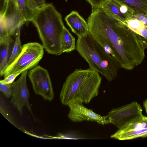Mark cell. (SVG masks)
<instances>
[{"label":"cell","mask_w":147,"mask_h":147,"mask_svg":"<svg viewBox=\"0 0 147 147\" xmlns=\"http://www.w3.org/2000/svg\"><path fill=\"white\" fill-rule=\"evenodd\" d=\"M131 8L135 13L147 14V0H119Z\"/></svg>","instance_id":"d6986e66"},{"label":"cell","mask_w":147,"mask_h":147,"mask_svg":"<svg viewBox=\"0 0 147 147\" xmlns=\"http://www.w3.org/2000/svg\"><path fill=\"white\" fill-rule=\"evenodd\" d=\"M147 137V117L143 115L119 128L111 137L127 140Z\"/></svg>","instance_id":"9c48e42d"},{"label":"cell","mask_w":147,"mask_h":147,"mask_svg":"<svg viewBox=\"0 0 147 147\" xmlns=\"http://www.w3.org/2000/svg\"><path fill=\"white\" fill-rule=\"evenodd\" d=\"M90 4L92 11L102 8L109 0H86Z\"/></svg>","instance_id":"603a6c76"},{"label":"cell","mask_w":147,"mask_h":147,"mask_svg":"<svg viewBox=\"0 0 147 147\" xmlns=\"http://www.w3.org/2000/svg\"><path fill=\"white\" fill-rule=\"evenodd\" d=\"M23 131L24 133L30 135V136H33L34 137H36L37 138H40L41 139H52L51 138L47 137H43L42 136H37L36 135H34L33 134H31V133H30L28 132L27 131H26L25 129H24V130H23Z\"/></svg>","instance_id":"4316f807"},{"label":"cell","mask_w":147,"mask_h":147,"mask_svg":"<svg viewBox=\"0 0 147 147\" xmlns=\"http://www.w3.org/2000/svg\"><path fill=\"white\" fill-rule=\"evenodd\" d=\"M28 76L36 94L45 100L51 101L53 100L54 92L47 70L40 66H36L29 71Z\"/></svg>","instance_id":"8992f818"},{"label":"cell","mask_w":147,"mask_h":147,"mask_svg":"<svg viewBox=\"0 0 147 147\" xmlns=\"http://www.w3.org/2000/svg\"><path fill=\"white\" fill-rule=\"evenodd\" d=\"M67 105L70 109L68 117L73 122L90 121L103 125L110 123L107 115L101 116L92 110L84 107L82 103L73 102L69 103Z\"/></svg>","instance_id":"30bf717a"},{"label":"cell","mask_w":147,"mask_h":147,"mask_svg":"<svg viewBox=\"0 0 147 147\" xmlns=\"http://www.w3.org/2000/svg\"><path fill=\"white\" fill-rule=\"evenodd\" d=\"M1 15L4 18L9 34L11 36H15L18 28L26 23L16 0L7 2L5 12Z\"/></svg>","instance_id":"8fae6325"},{"label":"cell","mask_w":147,"mask_h":147,"mask_svg":"<svg viewBox=\"0 0 147 147\" xmlns=\"http://www.w3.org/2000/svg\"><path fill=\"white\" fill-rule=\"evenodd\" d=\"M26 22H32L39 8L33 0H16Z\"/></svg>","instance_id":"4fadbf2b"},{"label":"cell","mask_w":147,"mask_h":147,"mask_svg":"<svg viewBox=\"0 0 147 147\" xmlns=\"http://www.w3.org/2000/svg\"><path fill=\"white\" fill-rule=\"evenodd\" d=\"M11 84H5L0 82V90L5 96L9 98L12 95Z\"/></svg>","instance_id":"7402d4cb"},{"label":"cell","mask_w":147,"mask_h":147,"mask_svg":"<svg viewBox=\"0 0 147 147\" xmlns=\"http://www.w3.org/2000/svg\"><path fill=\"white\" fill-rule=\"evenodd\" d=\"M22 50L16 59L4 70V78L15 73L22 74L33 68L38 64L44 54L42 45L37 42H30L24 44Z\"/></svg>","instance_id":"5b68a950"},{"label":"cell","mask_w":147,"mask_h":147,"mask_svg":"<svg viewBox=\"0 0 147 147\" xmlns=\"http://www.w3.org/2000/svg\"><path fill=\"white\" fill-rule=\"evenodd\" d=\"M65 20L72 31L77 36L83 35L89 32L87 22L77 11H72L66 16Z\"/></svg>","instance_id":"7c38bea8"},{"label":"cell","mask_w":147,"mask_h":147,"mask_svg":"<svg viewBox=\"0 0 147 147\" xmlns=\"http://www.w3.org/2000/svg\"><path fill=\"white\" fill-rule=\"evenodd\" d=\"M32 22L47 52L56 55L61 54L62 36L65 26L61 14L53 4L47 3L40 8Z\"/></svg>","instance_id":"3957f363"},{"label":"cell","mask_w":147,"mask_h":147,"mask_svg":"<svg viewBox=\"0 0 147 147\" xmlns=\"http://www.w3.org/2000/svg\"><path fill=\"white\" fill-rule=\"evenodd\" d=\"M21 27H19L16 31L15 35V39L14 43L6 68L16 59L22 50L23 46L22 45L20 39V32Z\"/></svg>","instance_id":"ac0fdd59"},{"label":"cell","mask_w":147,"mask_h":147,"mask_svg":"<svg viewBox=\"0 0 147 147\" xmlns=\"http://www.w3.org/2000/svg\"><path fill=\"white\" fill-rule=\"evenodd\" d=\"M102 8L109 14L123 23L127 20L121 12L118 0H109Z\"/></svg>","instance_id":"9a60e30c"},{"label":"cell","mask_w":147,"mask_h":147,"mask_svg":"<svg viewBox=\"0 0 147 147\" xmlns=\"http://www.w3.org/2000/svg\"><path fill=\"white\" fill-rule=\"evenodd\" d=\"M61 47L63 53L71 52L76 49L75 38L65 26L62 36Z\"/></svg>","instance_id":"e0dca14e"},{"label":"cell","mask_w":147,"mask_h":147,"mask_svg":"<svg viewBox=\"0 0 147 147\" xmlns=\"http://www.w3.org/2000/svg\"><path fill=\"white\" fill-rule=\"evenodd\" d=\"M10 0H0V5L2 7H4L6 5L7 2Z\"/></svg>","instance_id":"83f0119b"},{"label":"cell","mask_w":147,"mask_h":147,"mask_svg":"<svg viewBox=\"0 0 147 147\" xmlns=\"http://www.w3.org/2000/svg\"><path fill=\"white\" fill-rule=\"evenodd\" d=\"M0 111L2 115L14 126L19 129L13 117L9 112L5 101L1 97Z\"/></svg>","instance_id":"ffe728a7"},{"label":"cell","mask_w":147,"mask_h":147,"mask_svg":"<svg viewBox=\"0 0 147 147\" xmlns=\"http://www.w3.org/2000/svg\"><path fill=\"white\" fill-rule=\"evenodd\" d=\"M140 105L134 101L122 107L113 109L108 113L110 123L121 128L132 121L142 117Z\"/></svg>","instance_id":"52a82bcc"},{"label":"cell","mask_w":147,"mask_h":147,"mask_svg":"<svg viewBox=\"0 0 147 147\" xmlns=\"http://www.w3.org/2000/svg\"><path fill=\"white\" fill-rule=\"evenodd\" d=\"M87 22L89 33L121 68L131 70L143 61L145 39L103 8L92 11Z\"/></svg>","instance_id":"6da1fadb"},{"label":"cell","mask_w":147,"mask_h":147,"mask_svg":"<svg viewBox=\"0 0 147 147\" xmlns=\"http://www.w3.org/2000/svg\"><path fill=\"white\" fill-rule=\"evenodd\" d=\"M124 24L134 32L145 38L147 42V24L134 19H127Z\"/></svg>","instance_id":"2e32d148"},{"label":"cell","mask_w":147,"mask_h":147,"mask_svg":"<svg viewBox=\"0 0 147 147\" xmlns=\"http://www.w3.org/2000/svg\"><path fill=\"white\" fill-rule=\"evenodd\" d=\"M20 74V73H18L11 74L4 78L3 80H1L0 82L5 84H11L14 82L16 78Z\"/></svg>","instance_id":"d4e9b609"},{"label":"cell","mask_w":147,"mask_h":147,"mask_svg":"<svg viewBox=\"0 0 147 147\" xmlns=\"http://www.w3.org/2000/svg\"><path fill=\"white\" fill-rule=\"evenodd\" d=\"M102 78L99 74L90 68L76 69L66 78L60 94L62 103H88L99 93Z\"/></svg>","instance_id":"7a4b0ae2"},{"label":"cell","mask_w":147,"mask_h":147,"mask_svg":"<svg viewBox=\"0 0 147 147\" xmlns=\"http://www.w3.org/2000/svg\"><path fill=\"white\" fill-rule=\"evenodd\" d=\"M27 74L28 70L24 71L19 78L11 84L12 93L11 102L21 115H22L24 106L26 107L32 114L29 100L30 93L26 83Z\"/></svg>","instance_id":"ba28073f"},{"label":"cell","mask_w":147,"mask_h":147,"mask_svg":"<svg viewBox=\"0 0 147 147\" xmlns=\"http://www.w3.org/2000/svg\"><path fill=\"white\" fill-rule=\"evenodd\" d=\"M130 19H137L147 24V14L140 13H135Z\"/></svg>","instance_id":"cb8c5ba5"},{"label":"cell","mask_w":147,"mask_h":147,"mask_svg":"<svg viewBox=\"0 0 147 147\" xmlns=\"http://www.w3.org/2000/svg\"><path fill=\"white\" fill-rule=\"evenodd\" d=\"M33 0L39 8L47 4L45 0Z\"/></svg>","instance_id":"484cf974"},{"label":"cell","mask_w":147,"mask_h":147,"mask_svg":"<svg viewBox=\"0 0 147 147\" xmlns=\"http://www.w3.org/2000/svg\"><path fill=\"white\" fill-rule=\"evenodd\" d=\"M76 49L87 62L89 68L111 82L116 78L120 66L95 40L89 32L78 36Z\"/></svg>","instance_id":"277c9868"},{"label":"cell","mask_w":147,"mask_h":147,"mask_svg":"<svg viewBox=\"0 0 147 147\" xmlns=\"http://www.w3.org/2000/svg\"><path fill=\"white\" fill-rule=\"evenodd\" d=\"M12 39L0 42V75L3 76L4 70L9 61L10 54L11 45L13 42Z\"/></svg>","instance_id":"5bb4252c"},{"label":"cell","mask_w":147,"mask_h":147,"mask_svg":"<svg viewBox=\"0 0 147 147\" xmlns=\"http://www.w3.org/2000/svg\"><path fill=\"white\" fill-rule=\"evenodd\" d=\"M143 106L145 108L146 113L147 114V98L143 102Z\"/></svg>","instance_id":"f1b7e54d"},{"label":"cell","mask_w":147,"mask_h":147,"mask_svg":"<svg viewBox=\"0 0 147 147\" xmlns=\"http://www.w3.org/2000/svg\"><path fill=\"white\" fill-rule=\"evenodd\" d=\"M0 41L8 39L12 36L8 33L7 29L5 22L4 18L1 14H0Z\"/></svg>","instance_id":"44dd1931"}]
</instances>
